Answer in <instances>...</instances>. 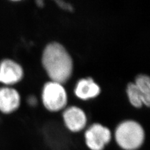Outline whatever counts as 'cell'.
I'll return each mask as SVG.
<instances>
[{"label":"cell","instance_id":"1","mask_svg":"<svg viewBox=\"0 0 150 150\" xmlns=\"http://www.w3.org/2000/svg\"><path fill=\"white\" fill-rule=\"evenodd\" d=\"M42 64L51 81L64 84L71 76L73 63L64 47L57 42L47 45L42 54Z\"/></svg>","mask_w":150,"mask_h":150},{"label":"cell","instance_id":"2","mask_svg":"<svg viewBox=\"0 0 150 150\" xmlns=\"http://www.w3.org/2000/svg\"><path fill=\"white\" fill-rule=\"evenodd\" d=\"M114 137L121 150H138L144 144L145 132L137 121L126 120L117 126Z\"/></svg>","mask_w":150,"mask_h":150},{"label":"cell","instance_id":"3","mask_svg":"<svg viewBox=\"0 0 150 150\" xmlns=\"http://www.w3.org/2000/svg\"><path fill=\"white\" fill-rule=\"evenodd\" d=\"M42 101L50 111L56 112L63 109L67 104L68 96L63 84L52 81L46 83L42 91Z\"/></svg>","mask_w":150,"mask_h":150},{"label":"cell","instance_id":"4","mask_svg":"<svg viewBox=\"0 0 150 150\" xmlns=\"http://www.w3.org/2000/svg\"><path fill=\"white\" fill-rule=\"evenodd\" d=\"M84 142L90 150H105L112 139L111 130L100 123H94L84 132Z\"/></svg>","mask_w":150,"mask_h":150},{"label":"cell","instance_id":"5","mask_svg":"<svg viewBox=\"0 0 150 150\" xmlns=\"http://www.w3.org/2000/svg\"><path fill=\"white\" fill-rule=\"evenodd\" d=\"M24 71L21 66L11 59H4L0 63V83L11 86L20 82Z\"/></svg>","mask_w":150,"mask_h":150},{"label":"cell","instance_id":"6","mask_svg":"<svg viewBox=\"0 0 150 150\" xmlns=\"http://www.w3.org/2000/svg\"><path fill=\"white\" fill-rule=\"evenodd\" d=\"M63 118L66 127L72 133L80 132L87 124L85 112L77 106H71L66 109L63 112Z\"/></svg>","mask_w":150,"mask_h":150},{"label":"cell","instance_id":"7","mask_svg":"<svg viewBox=\"0 0 150 150\" xmlns=\"http://www.w3.org/2000/svg\"><path fill=\"white\" fill-rule=\"evenodd\" d=\"M21 103L20 93L11 86L0 88V111L10 114L18 109Z\"/></svg>","mask_w":150,"mask_h":150},{"label":"cell","instance_id":"8","mask_svg":"<svg viewBox=\"0 0 150 150\" xmlns=\"http://www.w3.org/2000/svg\"><path fill=\"white\" fill-rule=\"evenodd\" d=\"M100 86L91 78L79 79L74 89L76 96L83 100L95 98L100 95Z\"/></svg>","mask_w":150,"mask_h":150},{"label":"cell","instance_id":"9","mask_svg":"<svg viewBox=\"0 0 150 150\" xmlns=\"http://www.w3.org/2000/svg\"><path fill=\"white\" fill-rule=\"evenodd\" d=\"M142 93L144 100V105L147 107L150 105V79L145 74H139L136 77L134 83Z\"/></svg>","mask_w":150,"mask_h":150},{"label":"cell","instance_id":"10","mask_svg":"<svg viewBox=\"0 0 150 150\" xmlns=\"http://www.w3.org/2000/svg\"><path fill=\"white\" fill-rule=\"evenodd\" d=\"M126 93L131 105L137 108H140L144 105L143 97L134 83H130L128 84Z\"/></svg>","mask_w":150,"mask_h":150},{"label":"cell","instance_id":"11","mask_svg":"<svg viewBox=\"0 0 150 150\" xmlns=\"http://www.w3.org/2000/svg\"><path fill=\"white\" fill-rule=\"evenodd\" d=\"M57 3L58 4V5L61 7L63 9H65V10H68L71 11L73 10V7L71 5V4L68 3H66L64 1H57Z\"/></svg>","mask_w":150,"mask_h":150},{"label":"cell","instance_id":"12","mask_svg":"<svg viewBox=\"0 0 150 150\" xmlns=\"http://www.w3.org/2000/svg\"><path fill=\"white\" fill-rule=\"evenodd\" d=\"M28 101L30 102V104L31 105H36L37 104V99L34 96L30 97Z\"/></svg>","mask_w":150,"mask_h":150},{"label":"cell","instance_id":"13","mask_svg":"<svg viewBox=\"0 0 150 150\" xmlns=\"http://www.w3.org/2000/svg\"><path fill=\"white\" fill-rule=\"evenodd\" d=\"M37 3H38V5L40 6H42V5H43V1H37Z\"/></svg>","mask_w":150,"mask_h":150}]
</instances>
